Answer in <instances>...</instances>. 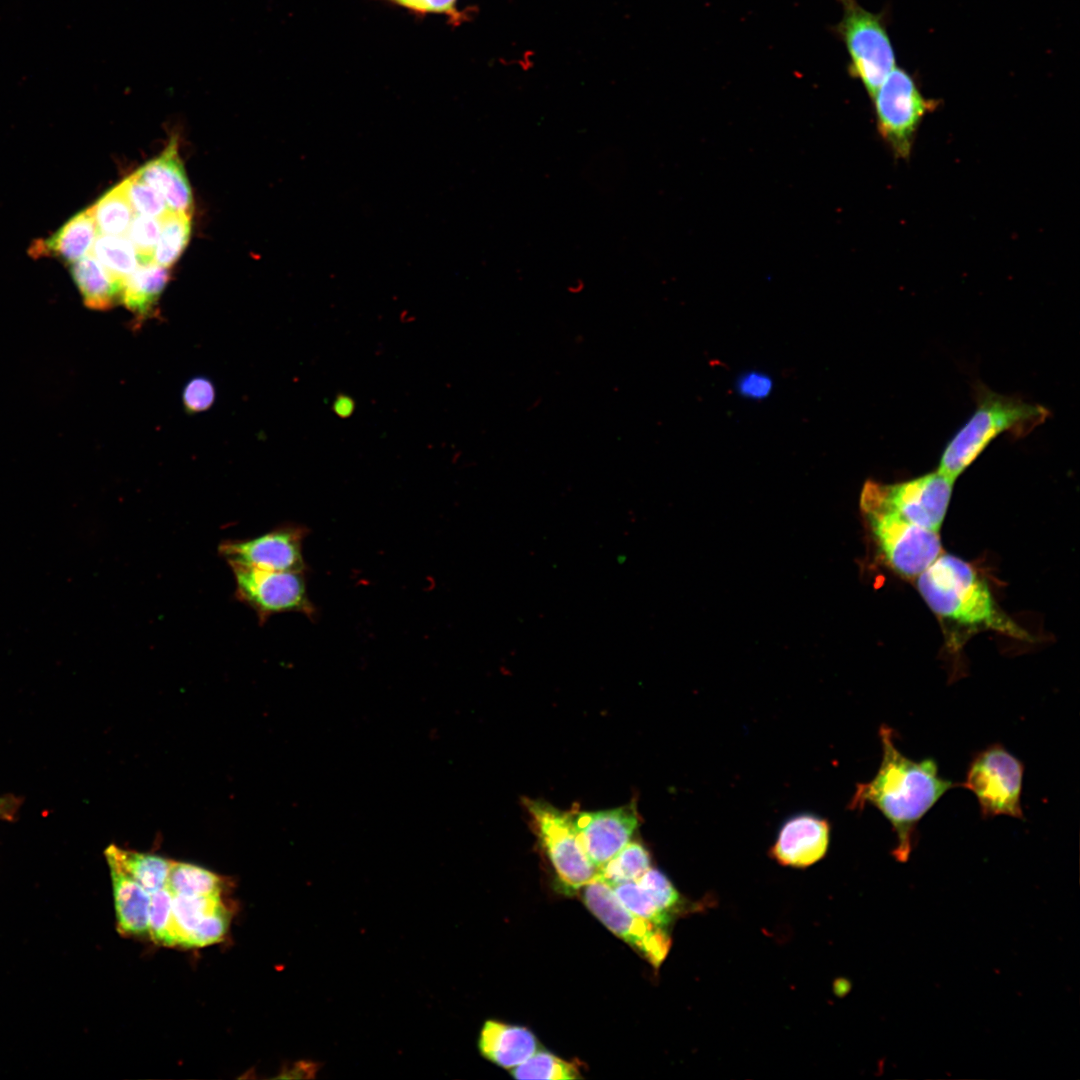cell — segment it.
I'll list each match as a JSON object with an SVG mask.
<instances>
[{"label":"cell","instance_id":"6da1fadb","mask_svg":"<svg viewBox=\"0 0 1080 1080\" xmlns=\"http://www.w3.org/2000/svg\"><path fill=\"white\" fill-rule=\"evenodd\" d=\"M879 736L883 751L879 769L871 781L856 785L849 808L861 810L868 804L877 808L896 834L891 855L906 863L917 841L919 821L957 784L939 775L934 759L915 761L902 754L889 726L881 725Z\"/></svg>","mask_w":1080,"mask_h":1080},{"label":"cell","instance_id":"7a4b0ae2","mask_svg":"<svg viewBox=\"0 0 1080 1080\" xmlns=\"http://www.w3.org/2000/svg\"><path fill=\"white\" fill-rule=\"evenodd\" d=\"M917 588L929 608L952 632L992 630L1021 641H1033L1027 631L999 608L977 570L957 556L939 555L917 577Z\"/></svg>","mask_w":1080,"mask_h":1080},{"label":"cell","instance_id":"3957f363","mask_svg":"<svg viewBox=\"0 0 1080 1080\" xmlns=\"http://www.w3.org/2000/svg\"><path fill=\"white\" fill-rule=\"evenodd\" d=\"M976 408L946 444L938 471L955 481L1002 433L1019 439L1042 424L1050 411L1017 396L996 393L982 383L974 387Z\"/></svg>","mask_w":1080,"mask_h":1080},{"label":"cell","instance_id":"277c9868","mask_svg":"<svg viewBox=\"0 0 1080 1080\" xmlns=\"http://www.w3.org/2000/svg\"><path fill=\"white\" fill-rule=\"evenodd\" d=\"M838 1L842 7L838 33L849 55V72L872 97L896 67L886 15L868 11L857 0Z\"/></svg>","mask_w":1080,"mask_h":1080},{"label":"cell","instance_id":"5b68a950","mask_svg":"<svg viewBox=\"0 0 1080 1080\" xmlns=\"http://www.w3.org/2000/svg\"><path fill=\"white\" fill-rule=\"evenodd\" d=\"M877 129L896 159L907 160L921 122L938 102L926 98L918 81L896 66L872 96Z\"/></svg>","mask_w":1080,"mask_h":1080},{"label":"cell","instance_id":"8992f818","mask_svg":"<svg viewBox=\"0 0 1080 1080\" xmlns=\"http://www.w3.org/2000/svg\"><path fill=\"white\" fill-rule=\"evenodd\" d=\"M530 825L559 880L579 889L597 879L599 869L584 851L575 825V810H561L538 799L524 798Z\"/></svg>","mask_w":1080,"mask_h":1080},{"label":"cell","instance_id":"52a82bcc","mask_svg":"<svg viewBox=\"0 0 1080 1080\" xmlns=\"http://www.w3.org/2000/svg\"><path fill=\"white\" fill-rule=\"evenodd\" d=\"M883 559L898 575L917 578L942 554L938 532L887 508L860 504Z\"/></svg>","mask_w":1080,"mask_h":1080},{"label":"cell","instance_id":"ba28073f","mask_svg":"<svg viewBox=\"0 0 1080 1080\" xmlns=\"http://www.w3.org/2000/svg\"><path fill=\"white\" fill-rule=\"evenodd\" d=\"M953 483L938 470L893 484L867 480L861 491L860 504L887 508L915 525L939 532Z\"/></svg>","mask_w":1080,"mask_h":1080},{"label":"cell","instance_id":"9c48e42d","mask_svg":"<svg viewBox=\"0 0 1080 1080\" xmlns=\"http://www.w3.org/2000/svg\"><path fill=\"white\" fill-rule=\"evenodd\" d=\"M1023 775V763L996 743L974 755L959 784L975 795L983 818L1005 815L1023 820Z\"/></svg>","mask_w":1080,"mask_h":1080},{"label":"cell","instance_id":"30bf717a","mask_svg":"<svg viewBox=\"0 0 1080 1080\" xmlns=\"http://www.w3.org/2000/svg\"><path fill=\"white\" fill-rule=\"evenodd\" d=\"M235 579V598L252 609L259 625L285 612L302 613L311 620L317 609L307 592L305 573L269 571L229 565Z\"/></svg>","mask_w":1080,"mask_h":1080},{"label":"cell","instance_id":"8fae6325","mask_svg":"<svg viewBox=\"0 0 1080 1080\" xmlns=\"http://www.w3.org/2000/svg\"><path fill=\"white\" fill-rule=\"evenodd\" d=\"M582 888V898L588 909L654 967H659L671 946L670 936L664 928L626 909L612 888L601 879L597 878Z\"/></svg>","mask_w":1080,"mask_h":1080},{"label":"cell","instance_id":"7c38bea8","mask_svg":"<svg viewBox=\"0 0 1080 1080\" xmlns=\"http://www.w3.org/2000/svg\"><path fill=\"white\" fill-rule=\"evenodd\" d=\"M308 534L304 525L284 523L256 537L224 540L218 553L229 565L306 573L302 547Z\"/></svg>","mask_w":1080,"mask_h":1080},{"label":"cell","instance_id":"4fadbf2b","mask_svg":"<svg viewBox=\"0 0 1080 1080\" xmlns=\"http://www.w3.org/2000/svg\"><path fill=\"white\" fill-rule=\"evenodd\" d=\"M640 824L635 802L593 812H576L575 825L581 845L599 869L626 846Z\"/></svg>","mask_w":1080,"mask_h":1080},{"label":"cell","instance_id":"5bb4252c","mask_svg":"<svg viewBox=\"0 0 1080 1080\" xmlns=\"http://www.w3.org/2000/svg\"><path fill=\"white\" fill-rule=\"evenodd\" d=\"M829 838L830 825L826 819L801 813L783 823L770 853L782 865L807 867L825 855Z\"/></svg>","mask_w":1080,"mask_h":1080},{"label":"cell","instance_id":"9a60e30c","mask_svg":"<svg viewBox=\"0 0 1080 1080\" xmlns=\"http://www.w3.org/2000/svg\"><path fill=\"white\" fill-rule=\"evenodd\" d=\"M139 177L155 189L172 211L192 213V191L178 152L176 138H172L156 158L136 171Z\"/></svg>","mask_w":1080,"mask_h":1080},{"label":"cell","instance_id":"2e32d148","mask_svg":"<svg viewBox=\"0 0 1080 1080\" xmlns=\"http://www.w3.org/2000/svg\"><path fill=\"white\" fill-rule=\"evenodd\" d=\"M478 1048L490 1062L511 1069L530 1058L537 1051L538 1042L525 1027L487 1020L480 1031Z\"/></svg>","mask_w":1080,"mask_h":1080},{"label":"cell","instance_id":"e0dca14e","mask_svg":"<svg viewBox=\"0 0 1080 1080\" xmlns=\"http://www.w3.org/2000/svg\"><path fill=\"white\" fill-rule=\"evenodd\" d=\"M92 208L88 207L71 217L50 237L35 241L29 249L33 256H55L73 263L92 250L98 237Z\"/></svg>","mask_w":1080,"mask_h":1080},{"label":"cell","instance_id":"ac0fdd59","mask_svg":"<svg viewBox=\"0 0 1080 1080\" xmlns=\"http://www.w3.org/2000/svg\"><path fill=\"white\" fill-rule=\"evenodd\" d=\"M117 929L125 936H146L148 933L151 894L118 866L108 863Z\"/></svg>","mask_w":1080,"mask_h":1080},{"label":"cell","instance_id":"d6986e66","mask_svg":"<svg viewBox=\"0 0 1080 1080\" xmlns=\"http://www.w3.org/2000/svg\"><path fill=\"white\" fill-rule=\"evenodd\" d=\"M70 265L72 278L88 308L104 311L121 302L124 282L110 274L92 254Z\"/></svg>","mask_w":1080,"mask_h":1080},{"label":"cell","instance_id":"ffe728a7","mask_svg":"<svg viewBox=\"0 0 1080 1080\" xmlns=\"http://www.w3.org/2000/svg\"><path fill=\"white\" fill-rule=\"evenodd\" d=\"M170 279L169 268L154 262L140 264L125 280L121 303L144 318L151 314Z\"/></svg>","mask_w":1080,"mask_h":1080},{"label":"cell","instance_id":"44dd1931","mask_svg":"<svg viewBox=\"0 0 1080 1080\" xmlns=\"http://www.w3.org/2000/svg\"><path fill=\"white\" fill-rule=\"evenodd\" d=\"M104 855L112 863L136 880L150 894L164 888L172 860L152 853L123 849L109 845Z\"/></svg>","mask_w":1080,"mask_h":1080},{"label":"cell","instance_id":"7402d4cb","mask_svg":"<svg viewBox=\"0 0 1080 1080\" xmlns=\"http://www.w3.org/2000/svg\"><path fill=\"white\" fill-rule=\"evenodd\" d=\"M224 877L201 866L172 861L166 888L172 895L213 896L222 895Z\"/></svg>","mask_w":1080,"mask_h":1080},{"label":"cell","instance_id":"603a6c76","mask_svg":"<svg viewBox=\"0 0 1080 1080\" xmlns=\"http://www.w3.org/2000/svg\"><path fill=\"white\" fill-rule=\"evenodd\" d=\"M224 904L222 895H172V931L175 946L186 947L196 926Z\"/></svg>","mask_w":1080,"mask_h":1080},{"label":"cell","instance_id":"cb8c5ba5","mask_svg":"<svg viewBox=\"0 0 1080 1080\" xmlns=\"http://www.w3.org/2000/svg\"><path fill=\"white\" fill-rule=\"evenodd\" d=\"M153 262L169 268L181 256L191 235V214L169 210L161 219Z\"/></svg>","mask_w":1080,"mask_h":1080},{"label":"cell","instance_id":"d4e9b609","mask_svg":"<svg viewBox=\"0 0 1080 1080\" xmlns=\"http://www.w3.org/2000/svg\"><path fill=\"white\" fill-rule=\"evenodd\" d=\"M98 231L106 235H126L134 211L119 183L91 206Z\"/></svg>","mask_w":1080,"mask_h":1080},{"label":"cell","instance_id":"484cf974","mask_svg":"<svg viewBox=\"0 0 1080 1080\" xmlns=\"http://www.w3.org/2000/svg\"><path fill=\"white\" fill-rule=\"evenodd\" d=\"M91 254L123 282L139 263L135 248L126 235L101 234L96 238Z\"/></svg>","mask_w":1080,"mask_h":1080},{"label":"cell","instance_id":"4316f807","mask_svg":"<svg viewBox=\"0 0 1080 1080\" xmlns=\"http://www.w3.org/2000/svg\"><path fill=\"white\" fill-rule=\"evenodd\" d=\"M650 868V855L639 842H629L613 858L599 868L598 879L610 887L636 881Z\"/></svg>","mask_w":1080,"mask_h":1080},{"label":"cell","instance_id":"83f0119b","mask_svg":"<svg viewBox=\"0 0 1080 1080\" xmlns=\"http://www.w3.org/2000/svg\"><path fill=\"white\" fill-rule=\"evenodd\" d=\"M510 1072L516 1079L568 1080L581 1077L574 1063L547 1051H536L522 1064L511 1068Z\"/></svg>","mask_w":1080,"mask_h":1080},{"label":"cell","instance_id":"f1b7e54d","mask_svg":"<svg viewBox=\"0 0 1080 1080\" xmlns=\"http://www.w3.org/2000/svg\"><path fill=\"white\" fill-rule=\"evenodd\" d=\"M611 888L620 903L635 915L663 928L671 921V915L661 910L636 881Z\"/></svg>","mask_w":1080,"mask_h":1080},{"label":"cell","instance_id":"f546056e","mask_svg":"<svg viewBox=\"0 0 1080 1080\" xmlns=\"http://www.w3.org/2000/svg\"><path fill=\"white\" fill-rule=\"evenodd\" d=\"M121 185L135 214L161 219L170 210L163 197L137 172L124 179Z\"/></svg>","mask_w":1080,"mask_h":1080},{"label":"cell","instance_id":"4dcf8cb0","mask_svg":"<svg viewBox=\"0 0 1080 1080\" xmlns=\"http://www.w3.org/2000/svg\"><path fill=\"white\" fill-rule=\"evenodd\" d=\"M148 933L159 945L175 946L172 931V894L166 887L151 894Z\"/></svg>","mask_w":1080,"mask_h":1080},{"label":"cell","instance_id":"1f68e13d","mask_svg":"<svg viewBox=\"0 0 1080 1080\" xmlns=\"http://www.w3.org/2000/svg\"><path fill=\"white\" fill-rule=\"evenodd\" d=\"M160 229V219L134 214L126 236L134 246L140 264L153 262Z\"/></svg>","mask_w":1080,"mask_h":1080},{"label":"cell","instance_id":"d6a6232c","mask_svg":"<svg viewBox=\"0 0 1080 1080\" xmlns=\"http://www.w3.org/2000/svg\"><path fill=\"white\" fill-rule=\"evenodd\" d=\"M231 911L224 904L206 916L191 932L186 947H204L221 942L227 933Z\"/></svg>","mask_w":1080,"mask_h":1080},{"label":"cell","instance_id":"836d02e7","mask_svg":"<svg viewBox=\"0 0 1080 1080\" xmlns=\"http://www.w3.org/2000/svg\"><path fill=\"white\" fill-rule=\"evenodd\" d=\"M636 882L661 910L669 914L679 903V893L670 880L657 869H647Z\"/></svg>","mask_w":1080,"mask_h":1080},{"label":"cell","instance_id":"e575fe53","mask_svg":"<svg viewBox=\"0 0 1080 1080\" xmlns=\"http://www.w3.org/2000/svg\"><path fill=\"white\" fill-rule=\"evenodd\" d=\"M216 390L213 382L205 376L191 378L184 386L182 401L188 414H197L208 410L215 402Z\"/></svg>","mask_w":1080,"mask_h":1080},{"label":"cell","instance_id":"d590c367","mask_svg":"<svg viewBox=\"0 0 1080 1080\" xmlns=\"http://www.w3.org/2000/svg\"><path fill=\"white\" fill-rule=\"evenodd\" d=\"M773 387V378L769 374L755 369L743 371L735 381L737 394L748 400L759 401L768 398Z\"/></svg>","mask_w":1080,"mask_h":1080},{"label":"cell","instance_id":"8d00e7d4","mask_svg":"<svg viewBox=\"0 0 1080 1080\" xmlns=\"http://www.w3.org/2000/svg\"><path fill=\"white\" fill-rule=\"evenodd\" d=\"M21 800L11 794L0 796V820H14Z\"/></svg>","mask_w":1080,"mask_h":1080},{"label":"cell","instance_id":"74e56055","mask_svg":"<svg viewBox=\"0 0 1080 1080\" xmlns=\"http://www.w3.org/2000/svg\"><path fill=\"white\" fill-rule=\"evenodd\" d=\"M456 0H426L424 12L445 13L451 17H458L455 8Z\"/></svg>","mask_w":1080,"mask_h":1080},{"label":"cell","instance_id":"f35d334b","mask_svg":"<svg viewBox=\"0 0 1080 1080\" xmlns=\"http://www.w3.org/2000/svg\"><path fill=\"white\" fill-rule=\"evenodd\" d=\"M391 1L403 6L405 8L414 10V11L424 12V4H425L426 0H391Z\"/></svg>","mask_w":1080,"mask_h":1080},{"label":"cell","instance_id":"ab89813d","mask_svg":"<svg viewBox=\"0 0 1080 1080\" xmlns=\"http://www.w3.org/2000/svg\"><path fill=\"white\" fill-rule=\"evenodd\" d=\"M584 289H585V282L583 281V279H580V278H577V279L573 280L567 286V292L569 294H572V295L580 294L581 292H583Z\"/></svg>","mask_w":1080,"mask_h":1080}]
</instances>
